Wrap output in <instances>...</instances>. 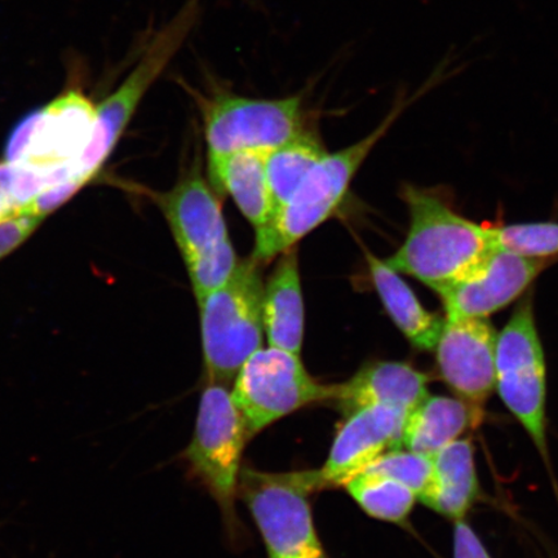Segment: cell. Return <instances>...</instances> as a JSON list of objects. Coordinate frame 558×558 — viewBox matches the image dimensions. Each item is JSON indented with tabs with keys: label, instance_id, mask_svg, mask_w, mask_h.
Listing matches in <instances>:
<instances>
[{
	"label": "cell",
	"instance_id": "cell-1",
	"mask_svg": "<svg viewBox=\"0 0 558 558\" xmlns=\"http://www.w3.org/2000/svg\"><path fill=\"white\" fill-rule=\"evenodd\" d=\"M410 226L407 240L386 262L436 294L449 289L497 248L493 227L477 225L457 213L432 187L401 186Z\"/></svg>",
	"mask_w": 558,
	"mask_h": 558
},
{
	"label": "cell",
	"instance_id": "cell-2",
	"mask_svg": "<svg viewBox=\"0 0 558 558\" xmlns=\"http://www.w3.org/2000/svg\"><path fill=\"white\" fill-rule=\"evenodd\" d=\"M449 65L450 54H446L430 78L411 99H407L404 93L400 95L393 109L372 134L332 155L327 153L306 174L288 204L278 209L269 225L256 230L251 256L267 265L286 251L296 247L300 241L329 220L343 204L349 186L375 145L386 136L411 102L453 74L449 72Z\"/></svg>",
	"mask_w": 558,
	"mask_h": 558
},
{
	"label": "cell",
	"instance_id": "cell-3",
	"mask_svg": "<svg viewBox=\"0 0 558 558\" xmlns=\"http://www.w3.org/2000/svg\"><path fill=\"white\" fill-rule=\"evenodd\" d=\"M181 85L193 97L204 121L207 179L234 153H269L308 125L303 95L255 99L233 93L208 72L202 88L186 82Z\"/></svg>",
	"mask_w": 558,
	"mask_h": 558
},
{
	"label": "cell",
	"instance_id": "cell-4",
	"mask_svg": "<svg viewBox=\"0 0 558 558\" xmlns=\"http://www.w3.org/2000/svg\"><path fill=\"white\" fill-rule=\"evenodd\" d=\"M219 197L199 159L172 190L157 197L197 300L225 283L240 263Z\"/></svg>",
	"mask_w": 558,
	"mask_h": 558
},
{
	"label": "cell",
	"instance_id": "cell-5",
	"mask_svg": "<svg viewBox=\"0 0 558 558\" xmlns=\"http://www.w3.org/2000/svg\"><path fill=\"white\" fill-rule=\"evenodd\" d=\"M264 265L254 256L240 260L225 283L197 300L208 383L234 380L263 348Z\"/></svg>",
	"mask_w": 558,
	"mask_h": 558
},
{
	"label": "cell",
	"instance_id": "cell-6",
	"mask_svg": "<svg viewBox=\"0 0 558 558\" xmlns=\"http://www.w3.org/2000/svg\"><path fill=\"white\" fill-rule=\"evenodd\" d=\"M327 488L320 470L267 473L243 469L239 497L259 527L269 558L326 557L314 526L311 495Z\"/></svg>",
	"mask_w": 558,
	"mask_h": 558
},
{
	"label": "cell",
	"instance_id": "cell-7",
	"mask_svg": "<svg viewBox=\"0 0 558 558\" xmlns=\"http://www.w3.org/2000/svg\"><path fill=\"white\" fill-rule=\"evenodd\" d=\"M204 0H185L146 44L132 72L113 94L97 107L96 123L86 149L75 163V177L88 184L101 170L128 129L138 105L197 26Z\"/></svg>",
	"mask_w": 558,
	"mask_h": 558
},
{
	"label": "cell",
	"instance_id": "cell-8",
	"mask_svg": "<svg viewBox=\"0 0 558 558\" xmlns=\"http://www.w3.org/2000/svg\"><path fill=\"white\" fill-rule=\"evenodd\" d=\"M495 388L547 462V368L532 294L521 300L498 333Z\"/></svg>",
	"mask_w": 558,
	"mask_h": 558
},
{
	"label": "cell",
	"instance_id": "cell-9",
	"mask_svg": "<svg viewBox=\"0 0 558 558\" xmlns=\"http://www.w3.org/2000/svg\"><path fill=\"white\" fill-rule=\"evenodd\" d=\"M239 408L225 384L208 383L201 397L192 442L183 453L191 473L218 504L230 533L240 529L235 513L241 460L248 441Z\"/></svg>",
	"mask_w": 558,
	"mask_h": 558
},
{
	"label": "cell",
	"instance_id": "cell-10",
	"mask_svg": "<svg viewBox=\"0 0 558 558\" xmlns=\"http://www.w3.org/2000/svg\"><path fill=\"white\" fill-rule=\"evenodd\" d=\"M339 384H323L305 368L300 354L260 348L244 362L234 379L232 399L248 437L313 403L332 402Z\"/></svg>",
	"mask_w": 558,
	"mask_h": 558
},
{
	"label": "cell",
	"instance_id": "cell-11",
	"mask_svg": "<svg viewBox=\"0 0 558 558\" xmlns=\"http://www.w3.org/2000/svg\"><path fill=\"white\" fill-rule=\"evenodd\" d=\"M97 107L80 89H69L33 111L13 130L5 160L39 170L74 167L93 136Z\"/></svg>",
	"mask_w": 558,
	"mask_h": 558
},
{
	"label": "cell",
	"instance_id": "cell-12",
	"mask_svg": "<svg viewBox=\"0 0 558 558\" xmlns=\"http://www.w3.org/2000/svg\"><path fill=\"white\" fill-rule=\"evenodd\" d=\"M498 333L487 318L445 316L435 348L439 375L469 404L476 427L495 388Z\"/></svg>",
	"mask_w": 558,
	"mask_h": 558
},
{
	"label": "cell",
	"instance_id": "cell-13",
	"mask_svg": "<svg viewBox=\"0 0 558 558\" xmlns=\"http://www.w3.org/2000/svg\"><path fill=\"white\" fill-rule=\"evenodd\" d=\"M555 259H534L495 248L441 298L446 316L488 318L526 294Z\"/></svg>",
	"mask_w": 558,
	"mask_h": 558
},
{
	"label": "cell",
	"instance_id": "cell-14",
	"mask_svg": "<svg viewBox=\"0 0 558 558\" xmlns=\"http://www.w3.org/2000/svg\"><path fill=\"white\" fill-rule=\"evenodd\" d=\"M407 416V411L386 404H375L347 416L320 469L327 487L345 486L383 453L401 449Z\"/></svg>",
	"mask_w": 558,
	"mask_h": 558
},
{
	"label": "cell",
	"instance_id": "cell-15",
	"mask_svg": "<svg viewBox=\"0 0 558 558\" xmlns=\"http://www.w3.org/2000/svg\"><path fill=\"white\" fill-rule=\"evenodd\" d=\"M428 383V375L408 362H368L351 379L339 384L331 403L345 416L375 404H386L409 414L429 396Z\"/></svg>",
	"mask_w": 558,
	"mask_h": 558
},
{
	"label": "cell",
	"instance_id": "cell-16",
	"mask_svg": "<svg viewBox=\"0 0 558 558\" xmlns=\"http://www.w3.org/2000/svg\"><path fill=\"white\" fill-rule=\"evenodd\" d=\"M263 323L269 347L296 354L302 352L305 308L296 247L277 257L264 283Z\"/></svg>",
	"mask_w": 558,
	"mask_h": 558
},
{
	"label": "cell",
	"instance_id": "cell-17",
	"mask_svg": "<svg viewBox=\"0 0 558 558\" xmlns=\"http://www.w3.org/2000/svg\"><path fill=\"white\" fill-rule=\"evenodd\" d=\"M369 281L384 311L417 351L434 352L445 318L425 308L401 274L364 247Z\"/></svg>",
	"mask_w": 558,
	"mask_h": 558
},
{
	"label": "cell",
	"instance_id": "cell-18",
	"mask_svg": "<svg viewBox=\"0 0 558 558\" xmlns=\"http://www.w3.org/2000/svg\"><path fill=\"white\" fill-rule=\"evenodd\" d=\"M478 480L471 439H457L432 458V476L418 500L453 522L476 501Z\"/></svg>",
	"mask_w": 558,
	"mask_h": 558
},
{
	"label": "cell",
	"instance_id": "cell-19",
	"mask_svg": "<svg viewBox=\"0 0 558 558\" xmlns=\"http://www.w3.org/2000/svg\"><path fill=\"white\" fill-rule=\"evenodd\" d=\"M268 153L243 150L228 157L208 179L216 193L228 194L243 218L256 230L275 218L276 205L267 177Z\"/></svg>",
	"mask_w": 558,
	"mask_h": 558
},
{
	"label": "cell",
	"instance_id": "cell-20",
	"mask_svg": "<svg viewBox=\"0 0 558 558\" xmlns=\"http://www.w3.org/2000/svg\"><path fill=\"white\" fill-rule=\"evenodd\" d=\"M469 427L476 428L472 411L465 402L451 397L428 396L410 411L404 421V449L434 458Z\"/></svg>",
	"mask_w": 558,
	"mask_h": 558
},
{
	"label": "cell",
	"instance_id": "cell-21",
	"mask_svg": "<svg viewBox=\"0 0 558 558\" xmlns=\"http://www.w3.org/2000/svg\"><path fill=\"white\" fill-rule=\"evenodd\" d=\"M326 155L325 145L310 124L289 142L268 153L265 167L276 213L288 204L306 174Z\"/></svg>",
	"mask_w": 558,
	"mask_h": 558
},
{
	"label": "cell",
	"instance_id": "cell-22",
	"mask_svg": "<svg viewBox=\"0 0 558 558\" xmlns=\"http://www.w3.org/2000/svg\"><path fill=\"white\" fill-rule=\"evenodd\" d=\"M344 487L368 515L387 522L407 521L417 499L408 486L369 473L359 474Z\"/></svg>",
	"mask_w": 558,
	"mask_h": 558
},
{
	"label": "cell",
	"instance_id": "cell-23",
	"mask_svg": "<svg viewBox=\"0 0 558 558\" xmlns=\"http://www.w3.org/2000/svg\"><path fill=\"white\" fill-rule=\"evenodd\" d=\"M74 177L73 167L39 170L24 163L0 162V218L24 206L35 195Z\"/></svg>",
	"mask_w": 558,
	"mask_h": 558
},
{
	"label": "cell",
	"instance_id": "cell-24",
	"mask_svg": "<svg viewBox=\"0 0 558 558\" xmlns=\"http://www.w3.org/2000/svg\"><path fill=\"white\" fill-rule=\"evenodd\" d=\"M493 230L499 248L534 259H557L558 222H518L493 227Z\"/></svg>",
	"mask_w": 558,
	"mask_h": 558
},
{
	"label": "cell",
	"instance_id": "cell-25",
	"mask_svg": "<svg viewBox=\"0 0 558 558\" xmlns=\"http://www.w3.org/2000/svg\"><path fill=\"white\" fill-rule=\"evenodd\" d=\"M362 473L392 478L411 488L418 498L432 476V458L407 449L390 450L374 460Z\"/></svg>",
	"mask_w": 558,
	"mask_h": 558
},
{
	"label": "cell",
	"instance_id": "cell-26",
	"mask_svg": "<svg viewBox=\"0 0 558 558\" xmlns=\"http://www.w3.org/2000/svg\"><path fill=\"white\" fill-rule=\"evenodd\" d=\"M45 219L17 208L0 218V260L31 239Z\"/></svg>",
	"mask_w": 558,
	"mask_h": 558
},
{
	"label": "cell",
	"instance_id": "cell-27",
	"mask_svg": "<svg viewBox=\"0 0 558 558\" xmlns=\"http://www.w3.org/2000/svg\"><path fill=\"white\" fill-rule=\"evenodd\" d=\"M86 185L85 180L76 177L69 178L35 195L34 198L26 202V204L20 208L24 209L25 213H29L46 220L48 216L53 214L56 209L60 208L62 205H65L73 195L78 193L82 187Z\"/></svg>",
	"mask_w": 558,
	"mask_h": 558
},
{
	"label": "cell",
	"instance_id": "cell-28",
	"mask_svg": "<svg viewBox=\"0 0 558 558\" xmlns=\"http://www.w3.org/2000/svg\"><path fill=\"white\" fill-rule=\"evenodd\" d=\"M452 554L453 558H492L465 520L456 521Z\"/></svg>",
	"mask_w": 558,
	"mask_h": 558
},
{
	"label": "cell",
	"instance_id": "cell-29",
	"mask_svg": "<svg viewBox=\"0 0 558 558\" xmlns=\"http://www.w3.org/2000/svg\"><path fill=\"white\" fill-rule=\"evenodd\" d=\"M323 558H327V557H323Z\"/></svg>",
	"mask_w": 558,
	"mask_h": 558
}]
</instances>
